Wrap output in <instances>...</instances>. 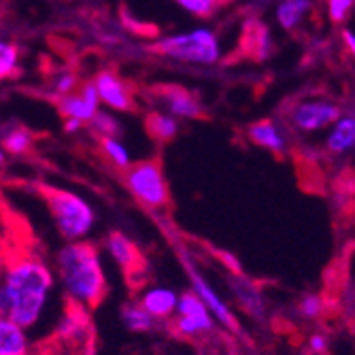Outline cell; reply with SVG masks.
Listing matches in <instances>:
<instances>
[{"mask_svg":"<svg viewBox=\"0 0 355 355\" xmlns=\"http://www.w3.org/2000/svg\"><path fill=\"white\" fill-rule=\"evenodd\" d=\"M55 268L35 251H19L7 257L0 283V315L28 332L37 328L53 296Z\"/></svg>","mask_w":355,"mask_h":355,"instance_id":"6da1fadb","label":"cell"},{"mask_svg":"<svg viewBox=\"0 0 355 355\" xmlns=\"http://www.w3.org/2000/svg\"><path fill=\"white\" fill-rule=\"evenodd\" d=\"M343 109L328 98H309L296 103L287 113V123L294 128L296 132L302 135H315L321 130H330V128L340 119Z\"/></svg>","mask_w":355,"mask_h":355,"instance_id":"8992f818","label":"cell"},{"mask_svg":"<svg viewBox=\"0 0 355 355\" xmlns=\"http://www.w3.org/2000/svg\"><path fill=\"white\" fill-rule=\"evenodd\" d=\"M123 181H125L128 191H130L141 205H145L149 209L168 207L171 189H168V181L164 177L162 164H159L157 159L135 162L123 173Z\"/></svg>","mask_w":355,"mask_h":355,"instance_id":"5b68a950","label":"cell"},{"mask_svg":"<svg viewBox=\"0 0 355 355\" xmlns=\"http://www.w3.org/2000/svg\"><path fill=\"white\" fill-rule=\"evenodd\" d=\"M53 268L71 306L87 311L103 302L107 294V275L103 255L92 243H64V247L55 253Z\"/></svg>","mask_w":355,"mask_h":355,"instance_id":"7a4b0ae2","label":"cell"},{"mask_svg":"<svg viewBox=\"0 0 355 355\" xmlns=\"http://www.w3.org/2000/svg\"><path fill=\"white\" fill-rule=\"evenodd\" d=\"M94 85L98 89L101 103L105 109L113 113H128L135 109V92L130 83L123 81L115 71H101L94 79Z\"/></svg>","mask_w":355,"mask_h":355,"instance_id":"ba28073f","label":"cell"},{"mask_svg":"<svg viewBox=\"0 0 355 355\" xmlns=\"http://www.w3.org/2000/svg\"><path fill=\"white\" fill-rule=\"evenodd\" d=\"M55 105H58L60 113L64 115V119H79L85 125L103 109L101 96H98V89H96L94 81L83 83L77 92H73L69 96H60V98H55Z\"/></svg>","mask_w":355,"mask_h":355,"instance_id":"30bf717a","label":"cell"},{"mask_svg":"<svg viewBox=\"0 0 355 355\" xmlns=\"http://www.w3.org/2000/svg\"><path fill=\"white\" fill-rule=\"evenodd\" d=\"M247 137L253 145L268 149L277 155L287 151L289 145V135L285 130V125H281L275 119H260L247 128Z\"/></svg>","mask_w":355,"mask_h":355,"instance_id":"4fadbf2b","label":"cell"},{"mask_svg":"<svg viewBox=\"0 0 355 355\" xmlns=\"http://www.w3.org/2000/svg\"><path fill=\"white\" fill-rule=\"evenodd\" d=\"M28 355H30V353H28Z\"/></svg>","mask_w":355,"mask_h":355,"instance_id":"1f68e13d","label":"cell"},{"mask_svg":"<svg viewBox=\"0 0 355 355\" xmlns=\"http://www.w3.org/2000/svg\"><path fill=\"white\" fill-rule=\"evenodd\" d=\"M145 128L151 139H155L159 143H166L179 135V119L162 109H157L145 117Z\"/></svg>","mask_w":355,"mask_h":355,"instance_id":"d6986e66","label":"cell"},{"mask_svg":"<svg viewBox=\"0 0 355 355\" xmlns=\"http://www.w3.org/2000/svg\"><path fill=\"white\" fill-rule=\"evenodd\" d=\"M101 149H103V155L111 162V166H115V168H119L123 173L135 164L130 149L125 147V143L119 137L101 139Z\"/></svg>","mask_w":355,"mask_h":355,"instance_id":"7402d4cb","label":"cell"},{"mask_svg":"<svg viewBox=\"0 0 355 355\" xmlns=\"http://www.w3.org/2000/svg\"><path fill=\"white\" fill-rule=\"evenodd\" d=\"M155 101L159 109L175 115L177 119H198L202 115V105L196 94L177 83L159 85L155 89Z\"/></svg>","mask_w":355,"mask_h":355,"instance_id":"8fae6325","label":"cell"},{"mask_svg":"<svg viewBox=\"0 0 355 355\" xmlns=\"http://www.w3.org/2000/svg\"><path fill=\"white\" fill-rule=\"evenodd\" d=\"M343 43H345V49L349 51V55L355 60V32L353 30H343Z\"/></svg>","mask_w":355,"mask_h":355,"instance_id":"f546056e","label":"cell"},{"mask_svg":"<svg viewBox=\"0 0 355 355\" xmlns=\"http://www.w3.org/2000/svg\"><path fill=\"white\" fill-rule=\"evenodd\" d=\"M87 130L94 137H98V139H111V137H121L123 135V125L113 115V111L101 109L98 113H96V117L87 123Z\"/></svg>","mask_w":355,"mask_h":355,"instance_id":"603a6c76","label":"cell"},{"mask_svg":"<svg viewBox=\"0 0 355 355\" xmlns=\"http://www.w3.org/2000/svg\"><path fill=\"white\" fill-rule=\"evenodd\" d=\"M313 7V0H279L275 9V19L283 30L294 32L311 15Z\"/></svg>","mask_w":355,"mask_h":355,"instance_id":"ac0fdd59","label":"cell"},{"mask_svg":"<svg viewBox=\"0 0 355 355\" xmlns=\"http://www.w3.org/2000/svg\"><path fill=\"white\" fill-rule=\"evenodd\" d=\"M153 53L181 64L196 67H213L221 60V41L217 32L205 26L166 35L153 43Z\"/></svg>","mask_w":355,"mask_h":355,"instance_id":"277c9868","label":"cell"},{"mask_svg":"<svg viewBox=\"0 0 355 355\" xmlns=\"http://www.w3.org/2000/svg\"><path fill=\"white\" fill-rule=\"evenodd\" d=\"M187 279H189V289L193 294H198L205 304L211 309V313L215 315L217 324L228 328V330H236V319H234V313L232 309L228 306V302L223 300V296L215 289V285L198 270L193 268L191 264H187Z\"/></svg>","mask_w":355,"mask_h":355,"instance_id":"9c48e42d","label":"cell"},{"mask_svg":"<svg viewBox=\"0 0 355 355\" xmlns=\"http://www.w3.org/2000/svg\"><path fill=\"white\" fill-rule=\"evenodd\" d=\"M326 149L332 155H347L355 151V107L343 111L340 119L328 130Z\"/></svg>","mask_w":355,"mask_h":355,"instance_id":"2e32d148","label":"cell"},{"mask_svg":"<svg viewBox=\"0 0 355 355\" xmlns=\"http://www.w3.org/2000/svg\"><path fill=\"white\" fill-rule=\"evenodd\" d=\"M355 0H326V9H328V17L334 24H343L351 11H353Z\"/></svg>","mask_w":355,"mask_h":355,"instance_id":"83f0119b","label":"cell"},{"mask_svg":"<svg viewBox=\"0 0 355 355\" xmlns=\"http://www.w3.org/2000/svg\"><path fill=\"white\" fill-rule=\"evenodd\" d=\"M81 85L77 81V75L71 73V71H60L53 79H51V94L55 96V98H60V96H69L73 92H77Z\"/></svg>","mask_w":355,"mask_h":355,"instance_id":"4316f807","label":"cell"},{"mask_svg":"<svg viewBox=\"0 0 355 355\" xmlns=\"http://www.w3.org/2000/svg\"><path fill=\"white\" fill-rule=\"evenodd\" d=\"M306 349L313 355H328V351H330V336L324 334V332H313L306 338Z\"/></svg>","mask_w":355,"mask_h":355,"instance_id":"f1b7e54d","label":"cell"},{"mask_svg":"<svg viewBox=\"0 0 355 355\" xmlns=\"http://www.w3.org/2000/svg\"><path fill=\"white\" fill-rule=\"evenodd\" d=\"M28 353H30L28 330L7 317L0 319V355H28Z\"/></svg>","mask_w":355,"mask_h":355,"instance_id":"e0dca14e","label":"cell"},{"mask_svg":"<svg viewBox=\"0 0 355 355\" xmlns=\"http://www.w3.org/2000/svg\"><path fill=\"white\" fill-rule=\"evenodd\" d=\"M298 313L306 321L319 319L321 315L326 313V300H324V296H319V294H306V296H302V300L298 302Z\"/></svg>","mask_w":355,"mask_h":355,"instance_id":"d4e9b609","label":"cell"},{"mask_svg":"<svg viewBox=\"0 0 355 355\" xmlns=\"http://www.w3.org/2000/svg\"><path fill=\"white\" fill-rule=\"evenodd\" d=\"M175 3L193 17H209L219 7V0H175Z\"/></svg>","mask_w":355,"mask_h":355,"instance_id":"484cf974","label":"cell"},{"mask_svg":"<svg viewBox=\"0 0 355 355\" xmlns=\"http://www.w3.org/2000/svg\"><path fill=\"white\" fill-rule=\"evenodd\" d=\"M32 143H35V135H32L28 128L19 125V123H5L3 128V147L7 153L11 155H24L32 149Z\"/></svg>","mask_w":355,"mask_h":355,"instance_id":"44dd1931","label":"cell"},{"mask_svg":"<svg viewBox=\"0 0 355 355\" xmlns=\"http://www.w3.org/2000/svg\"><path fill=\"white\" fill-rule=\"evenodd\" d=\"M105 253L111 257V260L125 272L132 275L139 264H141V251L137 247V243L132 239H128L123 232H111L105 239Z\"/></svg>","mask_w":355,"mask_h":355,"instance_id":"5bb4252c","label":"cell"},{"mask_svg":"<svg viewBox=\"0 0 355 355\" xmlns=\"http://www.w3.org/2000/svg\"><path fill=\"white\" fill-rule=\"evenodd\" d=\"M230 289L234 294L236 304L255 321H264L268 315V302L266 296L262 292V287L253 283L251 279H247L245 275H232L230 277Z\"/></svg>","mask_w":355,"mask_h":355,"instance_id":"7c38bea8","label":"cell"},{"mask_svg":"<svg viewBox=\"0 0 355 355\" xmlns=\"http://www.w3.org/2000/svg\"><path fill=\"white\" fill-rule=\"evenodd\" d=\"M43 196L58 234L67 243L87 241L96 225V211L92 209V205L71 189H60L51 185L43 189Z\"/></svg>","mask_w":355,"mask_h":355,"instance_id":"3957f363","label":"cell"},{"mask_svg":"<svg viewBox=\"0 0 355 355\" xmlns=\"http://www.w3.org/2000/svg\"><path fill=\"white\" fill-rule=\"evenodd\" d=\"M179 298H181V294H177L175 289L168 287V285H151L141 294L139 302L153 317H157L159 321H164V319L175 317L177 306H179Z\"/></svg>","mask_w":355,"mask_h":355,"instance_id":"9a60e30c","label":"cell"},{"mask_svg":"<svg viewBox=\"0 0 355 355\" xmlns=\"http://www.w3.org/2000/svg\"><path fill=\"white\" fill-rule=\"evenodd\" d=\"M119 319L125 330L130 332H153L159 324V319L153 317L141 302L125 304L119 313Z\"/></svg>","mask_w":355,"mask_h":355,"instance_id":"ffe728a7","label":"cell"},{"mask_svg":"<svg viewBox=\"0 0 355 355\" xmlns=\"http://www.w3.org/2000/svg\"><path fill=\"white\" fill-rule=\"evenodd\" d=\"M81 128H85V123L83 121H79V119H64V132H69V135H75V132H79Z\"/></svg>","mask_w":355,"mask_h":355,"instance_id":"4dcf8cb0","label":"cell"},{"mask_svg":"<svg viewBox=\"0 0 355 355\" xmlns=\"http://www.w3.org/2000/svg\"><path fill=\"white\" fill-rule=\"evenodd\" d=\"M19 73V47L11 41L0 43V77L11 79Z\"/></svg>","mask_w":355,"mask_h":355,"instance_id":"cb8c5ba5","label":"cell"},{"mask_svg":"<svg viewBox=\"0 0 355 355\" xmlns=\"http://www.w3.org/2000/svg\"><path fill=\"white\" fill-rule=\"evenodd\" d=\"M215 324H217L215 315L211 313V309L205 304V300L198 294H193L191 289L181 294L179 306L175 313V324H173L179 336L196 338V336L209 334L215 330Z\"/></svg>","mask_w":355,"mask_h":355,"instance_id":"52a82bcc","label":"cell"}]
</instances>
